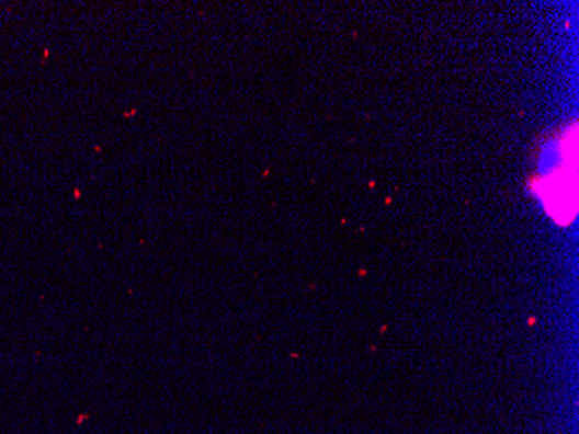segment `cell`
<instances>
[{"label":"cell","instance_id":"obj_1","mask_svg":"<svg viewBox=\"0 0 579 434\" xmlns=\"http://www.w3.org/2000/svg\"><path fill=\"white\" fill-rule=\"evenodd\" d=\"M578 133L576 126L550 148L552 162L533 190L545 205L546 213L560 225L575 221L578 210Z\"/></svg>","mask_w":579,"mask_h":434}]
</instances>
